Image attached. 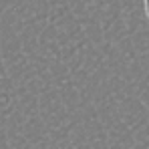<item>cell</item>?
I'll list each match as a JSON object with an SVG mask.
<instances>
[{"label": "cell", "instance_id": "1", "mask_svg": "<svg viewBox=\"0 0 149 149\" xmlns=\"http://www.w3.org/2000/svg\"><path fill=\"white\" fill-rule=\"evenodd\" d=\"M145 14H147V18H149V0H145Z\"/></svg>", "mask_w": 149, "mask_h": 149}]
</instances>
